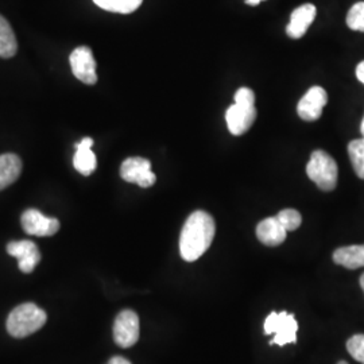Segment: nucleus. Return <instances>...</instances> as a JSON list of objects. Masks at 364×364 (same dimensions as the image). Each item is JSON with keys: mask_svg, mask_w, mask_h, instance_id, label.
Returning a JSON list of instances; mask_svg holds the SVG:
<instances>
[{"mask_svg": "<svg viewBox=\"0 0 364 364\" xmlns=\"http://www.w3.org/2000/svg\"><path fill=\"white\" fill-rule=\"evenodd\" d=\"M277 219L285 227L287 232L289 231H296L297 228H299V225L302 223V218H301L299 210H296V209H284V210H281L277 215Z\"/></svg>", "mask_w": 364, "mask_h": 364, "instance_id": "21", "label": "nucleus"}, {"mask_svg": "<svg viewBox=\"0 0 364 364\" xmlns=\"http://www.w3.org/2000/svg\"><path fill=\"white\" fill-rule=\"evenodd\" d=\"M114 340L119 347L130 348L139 340V317L126 309L117 316L114 323Z\"/></svg>", "mask_w": 364, "mask_h": 364, "instance_id": "6", "label": "nucleus"}, {"mask_svg": "<svg viewBox=\"0 0 364 364\" xmlns=\"http://www.w3.org/2000/svg\"><path fill=\"white\" fill-rule=\"evenodd\" d=\"M107 364H131L127 359L122 358V356H114Z\"/></svg>", "mask_w": 364, "mask_h": 364, "instance_id": "25", "label": "nucleus"}, {"mask_svg": "<svg viewBox=\"0 0 364 364\" xmlns=\"http://www.w3.org/2000/svg\"><path fill=\"white\" fill-rule=\"evenodd\" d=\"M264 335L274 333L273 341L270 344L287 346L289 343H296L299 324L294 318V314L287 312H272L264 320Z\"/></svg>", "mask_w": 364, "mask_h": 364, "instance_id": "4", "label": "nucleus"}, {"mask_svg": "<svg viewBox=\"0 0 364 364\" xmlns=\"http://www.w3.org/2000/svg\"><path fill=\"white\" fill-rule=\"evenodd\" d=\"M96 6L105 11L117 14H131L138 10L144 0H93Z\"/></svg>", "mask_w": 364, "mask_h": 364, "instance_id": "18", "label": "nucleus"}, {"mask_svg": "<svg viewBox=\"0 0 364 364\" xmlns=\"http://www.w3.org/2000/svg\"><path fill=\"white\" fill-rule=\"evenodd\" d=\"M46 313L33 302L16 306L7 318V331L16 338H23L36 333L46 323Z\"/></svg>", "mask_w": 364, "mask_h": 364, "instance_id": "2", "label": "nucleus"}, {"mask_svg": "<svg viewBox=\"0 0 364 364\" xmlns=\"http://www.w3.org/2000/svg\"><path fill=\"white\" fill-rule=\"evenodd\" d=\"M306 174L324 192L333 191L338 185V164L324 150L313 151L306 165Z\"/></svg>", "mask_w": 364, "mask_h": 364, "instance_id": "3", "label": "nucleus"}, {"mask_svg": "<svg viewBox=\"0 0 364 364\" xmlns=\"http://www.w3.org/2000/svg\"><path fill=\"white\" fill-rule=\"evenodd\" d=\"M360 131H362V135H363V138H364V117H363V122H362V126H360Z\"/></svg>", "mask_w": 364, "mask_h": 364, "instance_id": "28", "label": "nucleus"}, {"mask_svg": "<svg viewBox=\"0 0 364 364\" xmlns=\"http://www.w3.org/2000/svg\"><path fill=\"white\" fill-rule=\"evenodd\" d=\"M22 173V161L16 154L0 156V191L6 189L19 178Z\"/></svg>", "mask_w": 364, "mask_h": 364, "instance_id": "15", "label": "nucleus"}, {"mask_svg": "<svg viewBox=\"0 0 364 364\" xmlns=\"http://www.w3.org/2000/svg\"><path fill=\"white\" fill-rule=\"evenodd\" d=\"M328 102L326 90L321 87H312L305 93L297 105V114L305 122H314L323 115V109Z\"/></svg>", "mask_w": 364, "mask_h": 364, "instance_id": "10", "label": "nucleus"}, {"mask_svg": "<svg viewBox=\"0 0 364 364\" xmlns=\"http://www.w3.org/2000/svg\"><path fill=\"white\" fill-rule=\"evenodd\" d=\"M347 26L355 31L364 33V1L355 3L347 14Z\"/></svg>", "mask_w": 364, "mask_h": 364, "instance_id": "20", "label": "nucleus"}, {"mask_svg": "<svg viewBox=\"0 0 364 364\" xmlns=\"http://www.w3.org/2000/svg\"><path fill=\"white\" fill-rule=\"evenodd\" d=\"M316 14H317V9L311 3H305L297 7L290 15V22L287 26V36L293 39L304 37L309 26L312 25Z\"/></svg>", "mask_w": 364, "mask_h": 364, "instance_id": "12", "label": "nucleus"}, {"mask_svg": "<svg viewBox=\"0 0 364 364\" xmlns=\"http://www.w3.org/2000/svg\"><path fill=\"white\" fill-rule=\"evenodd\" d=\"M333 262L350 270L364 267V245L338 248L333 252Z\"/></svg>", "mask_w": 364, "mask_h": 364, "instance_id": "16", "label": "nucleus"}, {"mask_svg": "<svg viewBox=\"0 0 364 364\" xmlns=\"http://www.w3.org/2000/svg\"><path fill=\"white\" fill-rule=\"evenodd\" d=\"M93 139L85 136L80 144H76V153L73 156V166L82 176H91L97 166V159L92 151Z\"/></svg>", "mask_w": 364, "mask_h": 364, "instance_id": "14", "label": "nucleus"}, {"mask_svg": "<svg viewBox=\"0 0 364 364\" xmlns=\"http://www.w3.org/2000/svg\"><path fill=\"white\" fill-rule=\"evenodd\" d=\"M356 77L359 78V81L364 84V61L356 66Z\"/></svg>", "mask_w": 364, "mask_h": 364, "instance_id": "24", "label": "nucleus"}, {"mask_svg": "<svg viewBox=\"0 0 364 364\" xmlns=\"http://www.w3.org/2000/svg\"><path fill=\"white\" fill-rule=\"evenodd\" d=\"M216 232L213 218L204 210H195L182 227L180 252L182 259L195 262L210 247Z\"/></svg>", "mask_w": 364, "mask_h": 364, "instance_id": "1", "label": "nucleus"}, {"mask_svg": "<svg viewBox=\"0 0 364 364\" xmlns=\"http://www.w3.org/2000/svg\"><path fill=\"white\" fill-rule=\"evenodd\" d=\"M69 63L72 72L76 77L88 85H93L97 81L96 60L88 46H80L70 53Z\"/></svg>", "mask_w": 364, "mask_h": 364, "instance_id": "7", "label": "nucleus"}, {"mask_svg": "<svg viewBox=\"0 0 364 364\" xmlns=\"http://www.w3.org/2000/svg\"><path fill=\"white\" fill-rule=\"evenodd\" d=\"M120 177L141 188H150L156 181V174L151 170V162L142 156L127 158L120 166Z\"/></svg>", "mask_w": 364, "mask_h": 364, "instance_id": "5", "label": "nucleus"}, {"mask_svg": "<svg viewBox=\"0 0 364 364\" xmlns=\"http://www.w3.org/2000/svg\"><path fill=\"white\" fill-rule=\"evenodd\" d=\"M287 231L285 227L275 218H267L260 221L257 227V237L259 239L260 243L269 247L279 246L285 242Z\"/></svg>", "mask_w": 364, "mask_h": 364, "instance_id": "13", "label": "nucleus"}, {"mask_svg": "<svg viewBox=\"0 0 364 364\" xmlns=\"http://www.w3.org/2000/svg\"><path fill=\"white\" fill-rule=\"evenodd\" d=\"M257 119V108L255 105H245L235 103L225 112V120L230 132L239 136L247 132Z\"/></svg>", "mask_w": 364, "mask_h": 364, "instance_id": "8", "label": "nucleus"}, {"mask_svg": "<svg viewBox=\"0 0 364 364\" xmlns=\"http://www.w3.org/2000/svg\"><path fill=\"white\" fill-rule=\"evenodd\" d=\"M21 221L25 232L34 236H53L60 230V221L54 218L45 216L37 209L25 210Z\"/></svg>", "mask_w": 364, "mask_h": 364, "instance_id": "9", "label": "nucleus"}, {"mask_svg": "<svg viewBox=\"0 0 364 364\" xmlns=\"http://www.w3.org/2000/svg\"><path fill=\"white\" fill-rule=\"evenodd\" d=\"M360 287H362V289H363L364 291V273L362 274V277H360Z\"/></svg>", "mask_w": 364, "mask_h": 364, "instance_id": "27", "label": "nucleus"}, {"mask_svg": "<svg viewBox=\"0 0 364 364\" xmlns=\"http://www.w3.org/2000/svg\"><path fill=\"white\" fill-rule=\"evenodd\" d=\"M348 156L356 176L364 180V138L355 139L348 144Z\"/></svg>", "mask_w": 364, "mask_h": 364, "instance_id": "19", "label": "nucleus"}, {"mask_svg": "<svg viewBox=\"0 0 364 364\" xmlns=\"http://www.w3.org/2000/svg\"><path fill=\"white\" fill-rule=\"evenodd\" d=\"M338 364H348L347 362H344V360H341V362H338Z\"/></svg>", "mask_w": 364, "mask_h": 364, "instance_id": "29", "label": "nucleus"}, {"mask_svg": "<svg viewBox=\"0 0 364 364\" xmlns=\"http://www.w3.org/2000/svg\"><path fill=\"white\" fill-rule=\"evenodd\" d=\"M235 103H245V105H255V95L250 88H239L235 93Z\"/></svg>", "mask_w": 364, "mask_h": 364, "instance_id": "23", "label": "nucleus"}, {"mask_svg": "<svg viewBox=\"0 0 364 364\" xmlns=\"http://www.w3.org/2000/svg\"><path fill=\"white\" fill-rule=\"evenodd\" d=\"M18 52V42L13 27L0 15V57L11 58Z\"/></svg>", "mask_w": 364, "mask_h": 364, "instance_id": "17", "label": "nucleus"}, {"mask_svg": "<svg viewBox=\"0 0 364 364\" xmlns=\"http://www.w3.org/2000/svg\"><path fill=\"white\" fill-rule=\"evenodd\" d=\"M260 1H264V0H246V4L257 6V4H259Z\"/></svg>", "mask_w": 364, "mask_h": 364, "instance_id": "26", "label": "nucleus"}, {"mask_svg": "<svg viewBox=\"0 0 364 364\" xmlns=\"http://www.w3.org/2000/svg\"><path fill=\"white\" fill-rule=\"evenodd\" d=\"M347 350L352 358L364 364V335H355L347 341Z\"/></svg>", "mask_w": 364, "mask_h": 364, "instance_id": "22", "label": "nucleus"}, {"mask_svg": "<svg viewBox=\"0 0 364 364\" xmlns=\"http://www.w3.org/2000/svg\"><path fill=\"white\" fill-rule=\"evenodd\" d=\"M7 252L18 259V266L22 273H33L41 262L38 247L31 240L11 242L7 245Z\"/></svg>", "mask_w": 364, "mask_h": 364, "instance_id": "11", "label": "nucleus"}]
</instances>
